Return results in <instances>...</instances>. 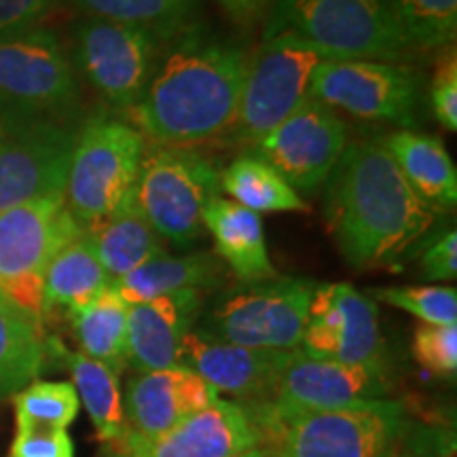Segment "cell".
I'll list each match as a JSON object with an SVG mask.
<instances>
[{
	"mask_svg": "<svg viewBox=\"0 0 457 457\" xmlns=\"http://www.w3.org/2000/svg\"><path fill=\"white\" fill-rule=\"evenodd\" d=\"M324 219L343 259L356 270L403 259L436 220L404 180L384 142H347L327 180Z\"/></svg>",
	"mask_w": 457,
	"mask_h": 457,
	"instance_id": "1",
	"label": "cell"
},
{
	"mask_svg": "<svg viewBox=\"0 0 457 457\" xmlns=\"http://www.w3.org/2000/svg\"><path fill=\"white\" fill-rule=\"evenodd\" d=\"M244 49L227 43L182 41L157 64L129 125L151 145L191 148L231 131L245 72Z\"/></svg>",
	"mask_w": 457,
	"mask_h": 457,
	"instance_id": "2",
	"label": "cell"
},
{
	"mask_svg": "<svg viewBox=\"0 0 457 457\" xmlns=\"http://www.w3.org/2000/svg\"><path fill=\"white\" fill-rule=\"evenodd\" d=\"M244 409L259 432V447L273 457H390L409 426L403 404L387 398L293 413L265 403Z\"/></svg>",
	"mask_w": 457,
	"mask_h": 457,
	"instance_id": "3",
	"label": "cell"
},
{
	"mask_svg": "<svg viewBox=\"0 0 457 457\" xmlns=\"http://www.w3.org/2000/svg\"><path fill=\"white\" fill-rule=\"evenodd\" d=\"M146 140L121 119L91 117L79 129L66 182V205L85 233L98 231L136 202Z\"/></svg>",
	"mask_w": 457,
	"mask_h": 457,
	"instance_id": "4",
	"label": "cell"
},
{
	"mask_svg": "<svg viewBox=\"0 0 457 457\" xmlns=\"http://www.w3.org/2000/svg\"><path fill=\"white\" fill-rule=\"evenodd\" d=\"M293 32L337 60L398 62L411 43L390 0H276L265 38Z\"/></svg>",
	"mask_w": 457,
	"mask_h": 457,
	"instance_id": "5",
	"label": "cell"
},
{
	"mask_svg": "<svg viewBox=\"0 0 457 457\" xmlns=\"http://www.w3.org/2000/svg\"><path fill=\"white\" fill-rule=\"evenodd\" d=\"M337 60L316 45L293 32H279L248 55L239 94L233 138L256 145L278 128L303 102L310 100L316 68Z\"/></svg>",
	"mask_w": 457,
	"mask_h": 457,
	"instance_id": "6",
	"label": "cell"
},
{
	"mask_svg": "<svg viewBox=\"0 0 457 457\" xmlns=\"http://www.w3.org/2000/svg\"><path fill=\"white\" fill-rule=\"evenodd\" d=\"M83 233L66 195L34 199L0 212V296L43 322L45 270Z\"/></svg>",
	"mask_w": 457,
	"mask_h": 457,
	"instance_id": "7",
	"label": "cell"
},
{
	"mask_svg": "<svg viewBox=\"0 0 457 457\" xmlns=\"http://www.w3.org/2000/svg\"><path fill=\"white\" fill-rule=\"evenodd\" d=\"M219 171L191 148L146 142L142 153L136 205L163 239L195 244L205 233V205L219 197Z\"/></svg>",
	"mask_w": 457,
	"mask_h": 457,
	"instance_id": "8",
	"label": "cell"
},
{
	"mask_svg": "<svg viewBox=\"0 0 457 457\" xmlns=\"http://www.w3.org/2000/svg\"><path fill=\"white\" fill-rule=\"evenodd\" d=\"M79 129L64 114L15 108L0 134V212L66 195Z\"/></svg>",
	"mask_w": 457,
	"mask_h": 457,
	"instance_id": "9",
	"label": "cell"
},
{
	"mask_svg": "<svg viewBox=\"0 0 457 457\" xmlns=\"http://www.w3.org/2000/svg\"><path fill=\"white\" fill-rule=\"evenodd\" d=\"M316 282L271 278L228 290L204 320L202 333L254 350H299Z\"/></svg>",
	"mask_w": 457,
	"mask_h": 457,
	"instance_id": "10",
	"label": "cell"
},
{
	"mask_svg": "<svg viewBox=\"0 0 457 457\" xmlns=\"http://www.w3.org/2000/svg\"><path fill=\"white\" fill-rule=\"evenodd\" d=\"M159 43L142 28L85 17L74 28V60L108 106L128 112L155 72Z\"/></svg>",
	"mask_w": 457,
	"mask_h": 457,
	"instance_id": "11",
	"label": "cell"
},
{
	"mask_svg": "<svg viewBox=\"0 0 457 457\" xmlns=\"http://www.w3.org/2000/svg\"><path fill=\"white\" fill-rule=\"evenodd\" d=\"M420 74L396 62L327 60L316 68L310 98L367 121L413 125Z\"/></svg>",
	"mask_w": 457,
	"mask_h": 457,
	"instance_id": "12",
	"label": "cell"
},
{
	"mask_svg": "<svg viewBox=\"0 0 457 457\" xmlns=\"http://www.w3.org/2000/svg\"><path fill=\"white\" fill-rule=\"evenodd\" d=\"M299 350L343 364H386L377 303L347 282L318 284Z\"/></svg>",
	"mask_w": 457,
	"mask_h": 457,
	"instance_id": "13",
	"label": "cell"
},
{
	"mask_svg": "<svg viewBox=\"0 0 457 457\" xmlns=\"http://www.w3.org/2000/svg\"><path fill=\"white\" fill-rule=\"evenodd\" d=\"M253 146L295 191L312 193L328 180L345 151L347 128L333 108L310 98Z\"/></svg>",
	"mask_w": 457,
	"mask_h": 457,
	"instance_id": "14",
	"label": "cell"
},
{
	"mask_svg": "<svg viewBox=\"0 0 457 457\" xmlns=\"http://www.w3.org/2000/svg\"><path fill=\"white\" fill-rule=\"evenodd\" d=\"M77 77L51 30L0 38V98L37 112L66 114L77 102Z\"/></svg>",
	"mask_w": 457,
	"mask_h": 457,
	"instance_id": "15",
	"label": "cell"
},
{
	"mask_svg": "<svg viewBox=\"0 0 457 457\" xmlns=\"http://www.w3.org/2000/svg\"><path fill=\"white\" fill-rule=\"evenodd\" d=\"M259 447V432L244 404L219 398L157 436L123 432L102 457H233Z\"/></svg>",
	"mask_w": 457,
	"mask_h": 457,
	"instance_id": "16",
	"label": "cell"
},
{
	"mask_svg": "<svg viewBox=\"0 0 457 457\" xmlns=\"http://www.w3.org/2000/svg\"><path fill=\"white\" fill-rule=\"evenodd\" d=\"M390 392L386 364H343L295 350L267 407L279 413L327 411L381 400Z\"/></svg>",
	"mask_w": 457,
	"mask_h": 457,
	"instance_id": "17",
	"label": "cell"
},
{
	"mask_svg": "<svg viewBox=\"0 0 457 457\" xmlns=\"http://www.w3.org/2000/svg\"><path fill=\"white\" fill-rule=\"evenodd\" d=\"M295 352L254 350L191 330L182 341L180 364L204 377L216 392L239 404L267 403Z\"/></svg>",
	"mask_w": 457,
	"mask_h": 457,
	"instance_id": "18",
	"label": "cell"
},
{
	"mask_svg": "<svg viewBox=\"0 0 457 457\" xmlns=\"http://www.w3.org/2000/svg\"><path fill=\"white\" fill-rule=\"evenodd\" d=\"M219 398V392L204 377L182 364L136 373L123 396V432L157 436L179 426L187 417L208 409Z\"/></svg>",
	"mask_w": 457,
	"mask_h": 457,
	"instance_id": "19",
	"label": "cell"
},
{
	"mask_svg": "<svg viewBox=\"0 0 457 457\" xmlns=\"http://www.w3.org/2000/svg\"><path fill=\"white\" fill-rule=\"evenodd\" d=\"M202 293H182L129 305L128 313V367L136 373H151L180 364V350L185 337L191 333Z\"/></svg>",
	"mask_w": 457,
	"mask_h": 457,
	"instance_id": "20",
	"label": "cell"
},
{
	"mask_svg": "<svg viewBox=\"0 0 457 457\" xmlns=\"http://www.w3.org/2000/svg\"><path fill=\"white\" fill-rule=\"evenodd\" d=\"M204 227L214 239L216 256L239 282L254 284L278 278L259 214L219 195L205 205Z\"/></svg>",
	"mask_w": 457,
	"mask_h": 457,
	"instance_id": "21",
	"label": "cell"
},
{
	"mask_svg": "<svg viewBox=\"0 0 457 457\" xmlns=\"http://www.w3.org/2000/svg\"><path fill=\"white\" fill-rule=\"evenodd\" d=\"M47 356H54L72 377L77 396L87 411L91 424L102 443H111L125 430L123 394L119 386V375L98 360L85 356L83 352H72L55 337L45 341Z\"/></svg>",
	"mask_w": 457,
	"mask_h": 457,
	"instance_id": "22",
	"label": "cell"
},
{
	"mask_svg": "<svg viewBox=\"0 0 457 457\" xmlns=\"http://www.w3.org/2000/svg\"><path fill=\"white\" fill-rule=\"evenodd\" d=\"M387 148L411 188L434 210L453 208L457 202V171L447 148L438 138L417 131L387 136Z\"/></svg>",
	"mask_w": 457,
	"mask_h": 457,
	"instance_id": "23",
	"label": "cell"
},
{
	"mask_svg": "<svg viewBox=\"0 0 457 457\" xmlns=\"http://www.w3.org/2000/svg\"><path fill=\"white\" fill-rule=\"evenodd\" d=\"M222 279V262L219 256L195 253L185 256H170L168 253L145 262L128 276L114 279L111 286L128 303H145L182 293V290H202L219 284Z\"/></svg>",
	"mask_w": 457,
	"mask_h": 457,
	"instance_id": "24",
	"label": "cell"
},
{
	"mask_svg": "<svg viewBox=\"0 0 457 457\" xmlns=\"http://www.w3.org/2000/svg\"><path fill=\"white\" fill-rule=\"evenodd\" d=\"M111 286V278L96 254L87 233L79 236L54 256L43 276L45 313L72 312L96 299Z\"/></svg>",
	"mask_w": 457,
	"mask_h": 457,
	"instance_id": "25",
	"label": "cell"
},
{
	"mask_svg": "<svg viewBox=\"0 0 457 457\" xmlns=\"http://www.w3.org/2000/svg\"><path fill=\"white\" fill-rule=\"evenodd\" d=\"M41 320L0 296V398L37 381L47 360Z\"/></svg>",
	"mask_w": 457,
	"mask_h": 457,
	"instance_id": "26",
	"label": "cell"
},
{
	"mask_svg": "<svg viewBox=\"0 0 457 457\" xmlns=\"http://www.w3.org/2000/svg\"><path fill=\"white\" fill-rule=\"evenodd\" d=\"M128 313L129 305L112 286L83 307L68 312L81 352L111 367L117 375L128 367Z\"/></svg>",
	"mask_w": 457,
	"mask_h": 457,
	"instance_id": "27",
	"label": "cell"
},
{
	"mask_svg": "<svg viewBox=\"0 0 457 457\" xmlns=\"http://www.w3.org/2000/svg\"><path fill=\"white\" fill-rule=\"evenodd\" d=\"M87 236L111 282L168 253L163 237L140 212L136 202Z\"/></svg>",
	"mask_w": 457,
	"mask_h": 457,
	"instance_id": "28",
	"label": "cell"
},
{
	"mask_svg": "<svg viewBox=\"0 0 457 457\" xmlns=\"http://www.w3.org/2000/svg\"><path fill=\"white\" fill-rule=\"evenodd\" d=\"M220 191L254 214L307 212V204L270 163L256 155L233 159L219 174Z\"/></svg>",
	"mask_w": 457,
	"mask_h": 457,
	"instance_id": "29",
	"label": "cell"
},
{
	"mask_svg": "<svg viewBox=\"0 0 457 457\" xmlns=\"http://www.w3.org/2000/svg\"><path fill=\"white\" fill-rule=\"evenodd\" d=\"M87 17L129 24L155 37H179L195 21L199 0H71Z\"/></svg>",
	"mask_w": 457,
	"mask_h": 457,
	"instance_id": "30",
	"label": "cell"
},
{
	"mask_svg": "<svg viewBox=\"0 0 457 457\" xmlns=\"http://www.w3.org/2000/svg\"><path fill=\"white\" fill-rule=\"evenodd\" d=\"M17 428L68 430L81 411V400L71 381H32L13 394Z\"/></svg>",
	"mask_w": 457,
	"mask_h": 457,
	"instance_id": "31",
	"label": "cell"
},
{
	"mask_svg": "<svg viewBox=\"0 0 457 457\" xmlns=\"http://www.w3.org/2000/svg\"><path fill=\"white\" fill-rule=\"evenodd\" d=\"M404 37L415 49L449 47L457 32V0H390Z\"/></svg>",
	"mask_w": 457,
	"mask_h": 457,
	"instance_id": "32",
	"label": "cell"
},
{
	"mask_svg": "<svg viewBox=\"0 0 457 457\" xmlns=\"http://www.w3.org/2000/svg\"><path fill=\"white\" fill-rule=\"evenodd\" d=\"M370 296L420 318L421 324H457V290L453 286H390L370 290Z\"/></svg>",
	"mask_w": 457,
	"mask_h": 457,
	"instance_id": "33",
	"label": "cell"
},
{
	"mask_svg": "<svg viewBox=\"0 0 457 457\" xmlns=\"http://www.w3.org/2000/svg\"><path fill=\"white\" fill-rule=\"evenodd\" d=\"M413 358L421 369L441 379H455L457 324H420L413 335Z\"/></svg>",
	"mask_w": 457,
	"mask_h": 457,
	"instance_id": "34",
	"label": "cell"
},
{
	"mask_svg": "<svg viewBox=\"0 0 457 457\" xmlns=\"http://www.w3.org/2000/svg\"><path fill=\"white\" fill-rule=\"evenodd\" d=\"M430 104L436 121L445 129H457V60L455 49L445 47V54L434 71Z\"/></svg>",
	"mask_w": 457,
	"mask_h": 457,
	"instance_id": "35",
	"label": "cell"
},
{
	"mask_svg": "<svg viewBox=\"0 0 457 457\" xmlns=\"http://www.w3.org/2000/svg\"><path fill=\"white\" fill-rule=\"evenodd\" d=\"M9 457H74V443L68 430L17 428Z\"/></svg>",
	"mask_w": 457,
	"mask_h": 457,
	"instance_id": "36",
	"label": "cell"
},
{
	"mask_svg": "<svg viewBox=\"0 0 457 457\" xmlns=\"http://www.w3.org/2000/svg\"><path fill=\"white\" fill-rule=\"evenodd\" d=\"M54 4L55 0H0V38L38 28Z\"/></svg>",
	"mask_w": 457,
	"mask_h": 457,
	"instance_id": "37",
	"label": "cell"
},
{
	"mask_svg": "<svg viewBox=\"0 0 457 457\" xmlns=\"http://www.w3.org/2000/svg\"><path fill=\"white\" fill-rule=\"evenodd\" d=\"M453 434L436 428L407 426L390 457H453Z\"/></svg>",
	"mask_w": 457,
	"mask_h": 457,
	"instance_id": "38",
	"label": "cell"
},
{
	"mask_svg": "<svg viewBox=\"0 0 457 457\" xmlns=\"http://www.w3.org/2000/svg\"><path fill=\"white\" fill-rule=\"evenodd\" d=\"M421 273L430 282H453L457 276V233L447 231L426 248Z\"/></svg>",
	"mask_w": 457,
	"mask_h": 457,
	"instance_id": "39",
	"label": "cell"
},
{
	"mask_svg": "<svg viewBox=\"0 0 457 457\" xmlns=\"http://www.w3.org/2000/svg\"><path fill=\"white\" fill-rule=\"evenodd\" d=\"M219 3L233 20L244 21L245 24V21L256 20V17L267 9V4H270L271 0H219Z\"/></svg>",
	"mask_w": 457,
	"mask_h": 457,
	"instance_id": "40",
	"label": "cell"
},
{
	"mask_svg": "<svg viewBox=\"0 0 457 457\" xmlns=\"http://www.w3.org/2000/svg\"><path fill=\"white\" fill-rule=\"evenodd\" d=\"M15 108H17L15 104H11V102L0 98V134H3L4 125H7V121L11 119V114H13Z\"/></svg>",
	"mask_w": 457,
	"mask_h": 457,
	"instance_id": "41",
	"label": "cell"
},
{
	"mask_svg": "<svg viewBox=\"0 0 457 457\" xmlns=\"http://www.w3.org/2000/svg\"><path fill=\"white\" fill-rule=\"evenodd\" d=\"M233 457H273V455L267 449L254 447V449H248V451H244V453H237V455H233Z\"/></svg>",
	"mask_w": 457,
	"mask_h": 457,
	"instance_id": "42",
	"label": "cell"
}]
</instances>
